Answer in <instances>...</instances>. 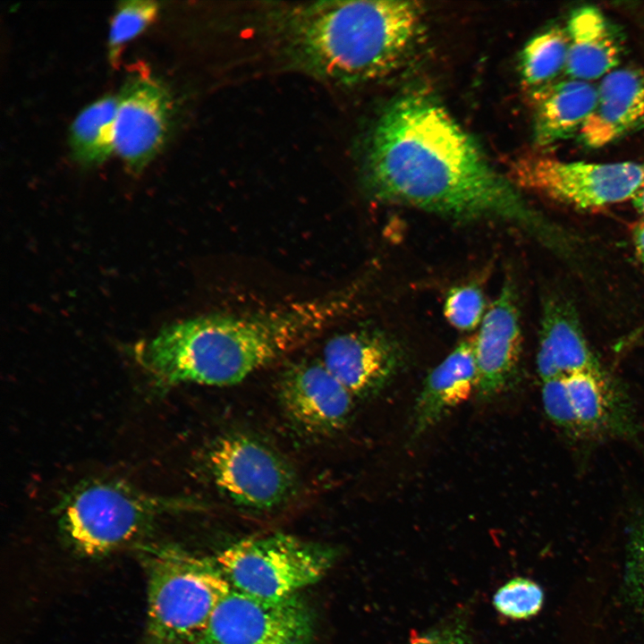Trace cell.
<instances>
[{"mask_svg": "<svg viewBox=\"0 0 644 644\" xmlns=\"http://www.w3.org/2000/svg\"><path fill=\"white\" fill-rule=\"evenodd\" d=\"M365 171L368 189L380 200L459 222L543 229L517 187L428 93L410 91L384 110L369 137Z\"/></svg>", "mask_w": 644, "mask_h": 644, "instance_id": "6da1fadb", "label": "cell"}, {"mask_svg": "<svg viewBox=\"0 0 644 644\" xmlns=\"http://www.w3.org/2000/svg\"><path fill=\"white\" fill-rule=\"evenodd\" d=\"M345 294L270 310L214 314L165 326L133 356L158 386L238 384L316 336L349 308Z\"/></svg>", "mask_w": 644, "mask_h": 644, "instance_id": "7a4b0ae2", "label": "cell"}, {"mask_svg": "<svg viewBox=\"0 0 644 644\" xmlns=\"http://www.w3.org/2000/svg\"><path fill=\"white\" fill-rule=\"evenodd\" d=\"M281 49L300 69L335 82L366 81L402 63L422 30L413 1H325L275 14Z\"/></svg>", "mask_w": 644, "mask_h": 644, "instance_id": "3957f363", "label": "cell"}, {"mask_svg": "<svg viewBox=\"0 0 644 644\" xmlns=\"http://www.w3.org/2000/svg\"><path fill=\"white\" fill-rule=\"evenodd\" d=\"M146 644H192L232 587L211 559L176 546L144 548Z\"/></svg>", "mask_w": 644, "mask_h": 644, "instance_id": "277c9868", "label": "cell"}, {"mask_svg": "<svg viewBox=\"0 0 644 644\" xmlns=\"http://www.w3.org/2000/svg\"><path fill=\"white\" fill-rule=\"evenodd\" d=\"M335 557L331 547L275 533L238 541L216 557L232 589L281 599L320 580Z\"/></svg>", "mask_w": 644, "mask_h": 644, "instance_id": "5b68a950", "label": "cell"}, {"mask_svg": "<svg viewBox=\"0 0 644 644\" xmlns=\"http://www.w3.org/2000/svg\"><path fill=\"white\" fill-rule=\"evenodd\" d=\"M173 503L114 482L79 487L64 500L60 525L80 553L106 555L141 534Z\"/></svg>", "mask_w": 644, "mask_h": 644, "instance_id": "8992f818", "label": "cell"}, {"mask_svg": "<svg viewBox=\"0 0 644 644\" xmlns=\"http://www.w3.org/2000/svg\"><path fill=\"white\" fill-rule=\"evenodd\" d=\"M518 188L580 209H595L632 199L644 180V163L564 161L526 154L509 165Z\"/></svg>", "mask_w": 644, "mask_h": 644, "instance_id": "52a82bcc", "label": "cell"}, {"mask_svg": "<svg viewBox=\"0 0 644 644\" xmlns=\"http://www.w3.org/2000/svg\"><path fill=\"white\" fill-rule=\"evenodd\" d=\"M216 487L234 504L271 510L294 494L297 479L285 460L260 441L242 435L219 437L208 453Z\"/></svg>", "mask_w": 644, "mask_h": 644, "instance_id": "ba28073f", "label": "cell"}, {"mask_svg": "<svg viewBox=\"0 0 644 644\" xmlns=\"http://www.w3.org/2000/svg\"><path fill=\"white\" fill-rule=\"evenodd\" d=\"M312 614L297 596L265 599L232 589L192 644H310Z\"/></svg>", "mask_w": 644, "mask_h": 644, "instance_id": "9c48e42d", "label": "cell"}, {"mask_svg": "<svg viewBox=\"0 0 644 644\" xmlns=\"http://www.w3.org/2000/svg\"><path fill=\"white\" fill-rule=\"evenodd\" d=\"M114 151L131 172L140 173L163 147L173 103L167 89L145 72L131 74L116 96Z\"/></svg>", "mask_w": 644, "mask_h": 644, "instance_id": "30bf717a", "label": "cell"}, {"mask_svg": "<svg viewBox=\"0 0 644 644\" xmlns=\"http://www.w3.org/2000/svg\"><path fill=\"white\" fill-rule=\"evenodd\" d=\"M405 359L404 350L394 337L364 328L330 338L321 361L353 397L366 398L385 388Z\"/></svg>", "mask_w": 644, "mask_h": 644, "instance_id": "8fae6325", "label": "cell"}, {"mask_svg": "<svg viewBox=\"0 0 644 644\" xmlns=\"http://www.w3.org/2000/svg\"><path fill=\"white\" fill-rule=\"evenodd\" d=\"M278 389L287 415L315 435H331L343 428L353 408V395L321 360L293 364L283 373Z\"/></svg>", "mask_w": 644, "mask_h": 644, "instance_id": "7c38bea8", "label": "cell"}, {"mask_svg": "<svg viewBox=\"0 0 644 644\" xmlns=\"http://www.w3.org/2000/svg\"><path fill=\"white\" fill-rule=\"evenodd\" d=\"M480 324L473 338L476 391L481 399H489L508 384L521 354L519 310L515 289L510 280L504 284Z\"/></svg>", "mask_w": 644, "mask_h": 644, "instance_id": "4fadbf2b", "label": "cell"}, {"mask_svg": "<svg viewBox=\"0 0 644 644\" xmlns=\"http://www.w3.org/2000/svg\"><path fill=\"white\" fill-rule=\"evenodd\" d=\"M644 125V71L616 68L597 86L595 107L579 131L581 144L599 148Z\"/></svg>", "mask_w": 644, "mask_h": 644, "instance_id": "5bb4252c", "label": "cell"}, {"mask_svg": "<svg viewBox=\"0 0 644 644\" xmlns=\"http://www.w3.org/2000/svg\"><path fill=\"white\" fill-rule=\"evenodd\" d=\"M569 49L565 73L590 81L617 68L624 49L621 30L601 10L585 5L574 9L565 27Z\"/></svg>", "mask_w": 644, "mask_h": 644, "instance_id": "9a60e30c", "label": "cell"}, {"mask_svg": "<svg viewBox=\"0 0 644 644\" xmlns=\"http://www.w3.org/2000/svg\"><path fill=\"white\" fill-rule=\"evenodd\" d=\"M477 385L473 339L460 343L427 377L412 415V436L433 427L466 401Z\"/></svg>", "mask_w": 644, "mask_h": 644, "instance_id": "2e32d148", "label": "cell"}, {"mask_svg": "<svg viewBox=\"0 0 644 644\" xmlns=\"http://www.w3.org/2000/svg\"><path fill=\"white\" fill-rule=\"evenodd\" d=\"M537 369L542 381L578 372H603L572 309L562 301L545 303Z\"/></svg>", "mask_w": 644, "mask_h": 644, "instance_id": "e0dca14e", "label": "cell"}, {"mask_svg": "<svg viewBox=\"0 0 644 644\" xmlns=\"http://www.w3.org/2000/svg\"><path fill=\"white\" fill-rule=\"evenodd\" d=\"M534 96V138L538 145L547 146L579 133L595 107L597 87L568 78Z\"/></svg>", "mask_w": 644, "mask_h": 644, "instance_id": "ac0fdd59", "label": "cell"}, {"mask_svg": "<svg viewBox=\"0 0 644 644\" xmlns=\"http://www.w3.org/2000/svg\"><path fill=\"white\" fill-rule=\"evenodd\" d=\"M574 416V434H596L614 429L622 422V403L604 372L564 376Z\"/></svg>", "mask_w": 644, "mask_h": 644, "instance_id": "d6986e66", "label": "cell"}, {"mask_svg": "<svg viewBox=\"0 0 644 644\" xmlns=\"http://www.w3.org/2000/svg\"><path fill=\"white\" fill-rule=\"evenodd\" d=\"M116 96L105 95L83 108L70 128L73 157L82 165L104 162L114 151Z\"/></svg>", "mask_w": 644, "mask_h": 644, "instance_id": "ffe728a7", "label": "cell"}, {"mask_svg": "<svg viewBox=\"0 0 644 644\" xmlns=\"http://www.w3.org/2000/svg\"><path fill=\"white\" fill-rule=\"evenodd\" d=\"M569 38L565 28L551 26L523 47L519 62L522 84L537 93L565 72Z\"/></svg>", "mask_w": 644, "mask_h": 644, "instance_id": "44dd1931", "label": "cell"}, {"mask_svg": "<svg viewBox=\"0 0 644 644\" xmlns=\"http://www.w3.org/2000/svg\"><path fill=\"white\" fill-rule=\"evenodd\" d=\"M157 11L158 4L154 1L133 0L119 4L108 37V56L113 64L117 63L123 46L148 26Z\"/></svg>", "mask_w": 644, "mask_h": 644, "instance_id": "7402d4cb", "label": "cell"}, {"mask_svg": "<svg viewBox=\"0 0 644 644\" xmlns=\"http://www.w3.org/2000/svg\"><path fill=\"white\" fill-rule=\"evenodd\" d=\"M544 602V592L535 581L516 577L500 587L493 604L502 615L511 619H528L537 614Z\"/></svg>", "mask_w": 644, "mask_h": 644, "instance_id": "603a6c76", "label": "cell"}, {"mask_svg": "<svg viewBox=\"0 0 644 644\" xmlns=\"http://www.w3.org/2000/svg\"><path fill=\"white\" fill-rule=\"evenodd\" d=\"M485 300L479 286L470 284L451 289L445 298L444 314L455 328L469 331L483 319Z\"/></svg>", "mask_w": 644, "mask_h": 644, "instance_id": "cb8c5ba5", "label": "cell"}, {"mask_svg": "<svg viewBox=\"0 0 644 644\" xmlns=\"http://www.w3.org/2000/svg\"><path fill=\"white\" fill-rule=\"evenodd\" d=\"M541 397L548 418L558 427L574 433V416L564 377L543 381Z\"/></svg>", "mask_w": 644, "mask_h": 644, "instance_id": "d4e9b609", "label": "cell"}, {"mask_svg": "<svg viewBox=\"0 0 644 644\" xmlns=\"http://www.w3.org/2000/svg\"><path fill=\"white\" fill-rule=\"evenodd\" d=\"M404 644H472L467 615L457 611L429 630L415 633Z\"/></svg>", "mask_w": 644, "mask_h": 644, "instance_id": "484cf974", "label": "cell"}, {"mask_svg": "<svg viewBox=\"0 0 644 644\" xmlns=\"http://www.w3.org/2000/svg\"><path fill=\"white\" fill-rule=\"evenodd\" d=\"M630 550L631 573L638 589L644 594V521L635 530Z\"/></svg>", "mask_w": 644, "mask_h": 644, "instance_id": "4316f807", "label": "cell"}, {"mask_svg": "<svg viewBox=\"0 0 644 644\" xmlns=\"http://www.w3.org/2000/svg\"><path fill=\"white\" fill-rule=\"evenodd\" d=\"M632 241L636 253L644 267V220L641 219L632 228Z\"/></svg>", "mask_w": 644, "mask_h": 644, "instance_id": "83f0119b", "label": "cell"}, {"mask_svg": "<svg viewBox=\"0 0 644 644\" xmlns=\"http://www.w3.org/2000/svg\"><path fill=\"white\" fill-rule=\"evenodd\" d=\"M631 200L637 211L641 215V219L644 220V180L636 191Z\"/></svg>", "mask_w": 644, "mask_h": 644, "instance_id": "f1b7e54d", "label": "cell"}]
</instances>
